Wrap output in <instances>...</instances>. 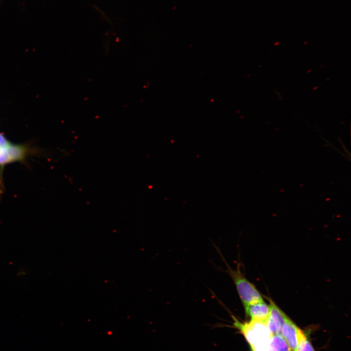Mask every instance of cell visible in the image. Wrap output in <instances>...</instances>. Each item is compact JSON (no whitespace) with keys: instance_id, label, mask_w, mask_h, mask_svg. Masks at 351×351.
Listing matches in <instances>:
<instances>
[{"instance_id":"cell-1","label":"cell","mask_w":351,"mask_h":351,"mask_svg":"<svg viewBox=\"0 0 351 351\" xmlns=\"http://www.w3.org/2000/svg\"><path fill=\"white\" fill-rule=\"evenodd\" d=\"M234 326L237 328L250 345L251 350L271 343L272 334L266 321L251 320L241 323L233 317Z\"/></svg>"},{"instance_id":"cell-2","label":"cell","mask_w":351,"mask_h":351,"mask_svg":"<svg viewBox=\"0 0 351 351\" xmlns=\"http://www.w3.org/2000/svg\"><path fill=\"white\" fill-rule=\"evenodd\" d=\"M227 272L234 284L238 296L244 306L254 302L263 300L260 292L255 286L241 273L239 267L234 270L227 264Z\"/></svg>"},{"instance_id":"cell-3","label":"cell","mask_w":351,"mask_h":351,"mask_svg":"<svg viewBox=\"0 0 351 351\" xmlns=\"http://www.w3.org/2000/svg\"><path fill=\"white\" fill-rule=\"evenodd\" d=\"M280 334L292 351H295L304 333L289 318L282 325Z\"/></svg>"},{"instance_id":"cell-4","label":"cell","mask_w":351,"mask_h":351,"mask_svg":"<svg viewBox=\"0 0 351 351\" xmlns=\"http://www.w3.org/2000/svg\"><path fill=\"white\" fill-rule=\"evenodd\" d=\"M247 316L251 320L266 321L270 314V305L264 300L252 303L244 306Z\"/></svg>"},{"instance_id":"cell-5","label":"cell","mask_w":351,"mask_h":351,"mask_svg":"<svg viewBox=\"0 0 351 351\" xmlns=\"http://www.w3.org/2000/svg\"><path fill=\"white\" fill-rule=\"evenodd\" d=\"M269 305L270 310L268 319L274 324L280 331L282 325L289 317L271 300Z\"/></svg>"},{"instance_id":"cell-6","label":"cell","mask_w":351,"mask_h":351,"mask_svg":"<svg viewBox=\"0 0 351 351\" xmlns=\"http://www.w3.org/2000/svg\"><path fill=\"white\" fill-rule=\"evenodd\" d=\"M271 344L275 351H292L280 333L272 335Z\"/></svg>"},{"instance_id":"cell-7","label":"cell","mask_w":351,"mask_h":351,"mask_svg":"<svg viewBox=\"0 0 351 351\" xmlns=\"http://www.w3.org/2000/svg\"><path fill=\"white\" fill-rule=\"evenodd\" d=\"M10 161L19 160L22 159L24 155V149L21 146L9 144L6 147Z\"/></svg>"},{"instance_id":"cell-8","label":"cell","mask_w":351,"mask_h":351,"mask_svg":"<svg viewBox=\"0 0 351 351\" xmlns=\"http://www.w3.org/2000/svg\"><path fill=\"white\" fill-rule=\"evenodd\" d=\"M295 351H315L306 335L300 340Z\"/></svg>"},{"instance_id":"cell-9","label":"cell","mask_w":351,"mask_h":351,"mask_svg":"<svg viewBox=\"0 0 351 351\" xmlns=\"http://www.w3.org/2000/svg\"><path fill=\"white\" fill-rule=\"evenodd\" d=\"M11 162L6 148L0 147V164Z\"/></svg>"},{"instance_id":"cell-10","label":"cell","mask_w":351,"mask_h":351,"mask_svg":"<svg viewBox=\"0 0 351 351\" xmlns=\"http://www.w3.org/2000/svg\"><path fill=\"white\" fill-rule=\"evenodd\" d=\"M10 143L0 133V147L6 148Z\"/></svg>"}]
</instances>
